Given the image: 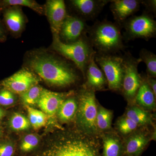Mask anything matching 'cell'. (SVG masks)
Here are the masks:
<instances>
[{
    "mask_svg": "<svg viewBox=\"0 0 156 156\" xmlns=\"http://www.w3.org/2000/svg\"><path fill=\"white\" fill-rule=\"evenodd\" d=\"M27 63L46 83L54 87H69L75 83L78 78L75 70L67 62L49 53H33Z\"/></svg>",
    "mask_w": 156,
    "mask_h": 156,
    "instance_id": "6da1fadb",
    "label": "cell"
},
{
    "mask_svg": "<svg viewBox=\"0 0 156 156\" xmlns=\"http://www.w3.org/2000/svg\"><path fill=\"white\" fill-rule=\"evenodd\" d=\"M96 136L82 131L66 133L45 150L42 156H100Z\"/></svg>",
    "mask_w": 156,
    "mask_h": 156,
    "instance_id": "7a4b0ae2",
    "label": "cell"
},
{
    "mask_svg": "<svg viewBox=\"0 0 156 156\" xmlns=\"http://www.w3.org/2000/svg\"><path fill=\"white\" fill-rule=\"evenodd\" d=\"M88 32L89 41L98 54H111L125 48L121 30L116 23L99 21L89 28Z\"/></svg>",
    "mask_w": 156,
    "mask_h": 156,
    "instance_id": "3957f363",
    "label": "cell"
},
{
    "mask_svg": "<svg viewBox=\"0 0 156 156\" xmlns=\"http://www.w3.org/2000/svg\"><path fill=\"white\" fill-rule=\"evenodd\" d=\"M53 35L52 49L59 54L73 61L85 75L91 56L96 53L89 38L83 37L72 43H65L59 36Z\"/></svg>",
    "mask_w": 156,
    "mask_h": 156,
    "instance_id": "277c9868",
    "label": "cell"
},
{
    "mask_svg": "<svg viewBox=\"0 0 156 156\" xmlns=\"http://www.w3.org/2000/svg\"><path fill=\"white\" fill-rule=\"evenodd\" d=\"M95 92L84 88L79 96L76 122L81 131L96 136L99 132L96 124L98 105Z\"/></svg>",
    "mask_w": 156,
    "mask_h": 156,
    "instance_id": "5b68a950",
    "label": "cell"
},
{
    "mask_svg": "<svg viewBox=\"0 0 156 156\" xmlns=\"http://www.w3.org/2000/svg\"><path fill=\"white\" fill-rule=\"evenodd\" d=\"M95 60L105 76L109 89L115 91L121 90L124 70L123 57L96 53Z\"/></svg>",
    "mask_w": 156,
    "mask_h": 156,
    "instance_id": "8992f818",
    "label": "cell"
},
{
    "mask_svg": "<svg viewBox=\"0 0 156 156\" xmlns=\"http://www.w3.org/2000/svg\"><path fill=\"white\" fill-rule=\"evenodd\" d=\"M123 58L124 70L121 90L127 100L133 101L142 82L138 71V65L141 61L130 53H126Z\"/></svg>",
    "mask_w": 156,
    "mask_h": 156,
    "instance_id": "52a82bcc",
    "label": "cell"
},
{
    "mask_svg": "<svg viewBox=\"0 0 156 156\" xmlns=\"http://www.w3.org/2000/svg\"><path fill=\"white\" fill-rule=\"evenodd\" d=\"M124 23L128 40L141 38L148 40L155 36L156 22L150 15L144 14L126 20Z\"/></svg>",
    "mask_w": 156,
    "mask_h": 156,
    "instance_id": "ba28073f",
    "label": "cell"
},
{
    "mask_svg": "<svg viewBox=\"0 0 156 156\" xmlns=\"http://www.w3.org/2000/svg\"><path fill=\"white\" fill-rule=\"evenodd\" d=\"M40 79L34 73L26 67L21 69L2 81L5 89L15 94L21 95L31 87L37 85Z\"/></svg>",
    "mask_w": 156,
    "mask_h": 156,
    "instance_id": "9c48e42d",
    "label": "cell"
},
{
    "mask_svg": "<svg viewBox=\"0 0 156 156\" xmlns=\"http://www.w3.org/2000/svg\"><path fill=\"white\" fill-rule=\"evenodd\" d=\"M88 29L83 19L67 15L61 26L59 37L67 44L74 43L83 37V34Z\"/></svg>",
    "mask_w": 156,
    "mask_h": 156,
    "instance_id": "30bf717a",
    "label": "cell"
},
{
    "mask_svg": "<svg viewBox=\"0 0 156 156\" xmlns=\"http://www.w3.org/2000/svg\"><path fill=\"white\" fill-rule=\"evenodd\" d=\"M45 10L53 34L59 36L61 26L67 15L64 1L48 0L46 2Z\"/></svg>",
    "mask_w": 156,
    "mask_h": 156,
    "instance_id": "8fae6325",
    "label": "cell"
},
{
    "mask_svg": "<svg viewBox=\"0 0 156 156\" xmlns=\"http://www.w3.org/2000/svg\"><path fill=\"white\" fill-rule=\"evenodd\" d=\"M70 93H58L43 89L38 101V106L47 115L53 117Z\"/></svg>",
    "mask_w": 156,
    "mask_h": 156,
    "instance_id": "7c38bea8",
    "label": "cell"
},
{
    "mask_svg": "<svg viewBox=\"0 0 156 156\" xmlns=\"http://www.w3.org/2000/svg\"><path fill=\"white\" fill-rule=\"evenodd\" d=\"M150 136L147 132L143 130H138L126 136L123 144V151L127 156H139L149 142Z\"/></svg>",
    "mask_w": 156,
    "mask_h": 156,
    "instance_id": "4fadbf2b",
    "label": "cell"
},
{
    "mask_svg": "<svg viewBox=\"0 0 156 156\" xmlns=\"http://www.w3.org/2000/svg\"><path fill=\"white\" fill-rule=\"evenodd\" d=\"M96 53L91 56L85 73L87 82L85 88L91 89L94 92L103 90L108 85L104 74L95 62V57Z\"/></svg>",
    "mask_w": 156,
    "mask_h": 156,
    "instance_id": "5bb4252c",
    "label": "cell"
},
{
    "mask_svg": "<svg viewBox=\"0 0 156 156\" xmlns=\"http://www.w3.org/2000/svg\"><path fill=\"white\" fill-rule=\"evenodd\" d=\"M110 9L114 19L119 23H124L129 16L139 10L142 1L137 0L111 1Z\"/></svg>",
    "mask_w": 156,
    "mask_h": 156,
    "instance_id": "9a60e30c",
    "label": "cell"
},
{
    "mask_svg": "<svg viewBox=\"0 0 156 156\" xmlns=\"http://www.w3.org/2000/svg\"><path fill=\"white\" fill-rule=\"evenodd\" d=\"M4 20L9 30L15 36L21 34L26 23V18L20 6H11L5 11Z\"/></svg>",
    "mask_w": 156,
    "mask_h": 156,
    "instance_id": "2e32d148",
    "label": "cell"
},
{
    "mask_svg": "<svg viewBox=\"0 0 156 156\" xmlns=\"http://www.w3.org/2000/svg\"><path fill=\"white\" fill-rule=\"evenodd\" d=\"M110 1L106 0H73V8L83 17L92 19L96 17L103 7Z\"/></svg>",
    "mask_w": 156,
    "mask_h": 156,
    "instance_id": "e0dca14e",
    "label": "cell"
},
{
    "mask_svg": "<svg viewBox=\"0 0 156 156\" xmlns=\"http://www.w3.org/2000/svg\"><path fill=\"white\" fill-rule=\"evenodd\" d=\"M134 101L138 106L145 110H152L156 108V96L148 84L146 78H142Z\"/></svg>",
    "mask_w": 156,
    "mask_h": 156,
    "instance_id": "ac0fdd59",
    "label": "cell"
},
{
    "mask_svg": "<svg viewBox=\"0 0 156 156\" xmlns=\"http://www.w3.org/2000/svg\"><path fill=\"white\" fill-rule=\"evenodd\" d=\"M103 156H121L123 151V143L119 136L113 132L102 134Z\"/></svg>",
    "mask_w": 156,
    "mask_h": 156,
    "instance_id": "d6986e66",
    "label": "cell"
},
{
    "mask_svg": "<svg viewBox=\"0 0 156 156\" xmlns=\"http://www.w3.org/2000/svg\"><path fill=\"white\" fill-rule=\"evenodd\" d=\"M77 109L78 102L75 98H66L59 107L57 112L58 119L62 122H68L75 116Z\"/></svg>",
    "mask_w": 156,
    "mask_h": 156,
    "instance_id": "ffe728a7",
    "label": "cell"
},
{
    "mask_svg": "<svg viewBox=\"0 0 156 156\" xmlns=\"http://www.w3.org/2000/svg\"><path fill=\"white\" fill-rule=\"evenodd\" d=\"M125 115L134 121L140 127L151 125L152 122L151 114L137 105L128 107Z\"/></svg>",
    "mask_w": 156,
    "mask_h": 156,
    "instance_id": "44dd1931",
    "label": "cell"
},
{
    "mask_svg": "<svg viewBox=\"0 0 156 156\" xmlns=\"http://www.w3.org/2000/svg\"><path fill=\"white\" fill-rule=\"evenodd\" d=\"M113 112L102 106L98 107L96 124L98 132H106L112 127Z\"/></svg>",
    "mask_w": 156,
    "mask_h": 156,
    "instance_id": "7402d4cb",
    "label": "cell"
},
{
    "mask_svg": "<svg viewBox=\"0 0 156 156\" xmlns=\"http://www.w3.org/2000/svg\"><path fill=\"white\" fill-rule=\"evenodd\" d=\"M140 126L134 121L123 115L120 117L116 123V128L119 133L123 136H127L136 131Z\"/></svg>",
    "mask_w": 156,
    "mask_h": 156,
    "instance_id": "603a6c76",
    "label": "cell"
},
{
    "mask_svg": "<svg viewBox=\"0 0 156 156\" xmlns=\"http://www.w3.org/2000/svg\"><path fill=\"white\" fill-rule=\"evenodd\" d=\"M140 59L144 62L147 66L148 76L156 78V56L150 51L143 49L139 54Z\"/></svg>",
    "mask_w": 156,
    "mask_h": 156,
    "instance_id": "cb8c5ba5",
    "label": "cell"
},
{
    "mask_svg": "<svg viewBox=\"0 0 156 156\" xmlns=\"http://www.w3.org/2000/svg\"><path fill=\"white\" fill-rule=\"evenodd\" d=\"M9 124L12 130L17 131H26L31 126L28 119L19 113H15L12 115L9 119Z\"/></svg>",
    "mask_w": 156,
    "mask_h": 156,
    "instance_id": "d4e9b609",
    "label": "cell"
},
{
    "mask_svg": "<svg viewBox=\"0 0 156 156\" xmlns=\"http://www.w3.org/2000/svg\"><path fill=\"white\" fill-rule=\"evenodd\" d=\"M43 88L37 84L31 87L28 90L20 95L23 103L27 106L37 104Z\"/></svg>",
    "mask_w": 156,
    "mask_h": 156,
    "instance_id": "484cf974",
    "label": "cell"
},
{
    "mask_svg": "<svg viewBox=\"0 0 156 156\" xmlns=\"http://www.w3.org/2000/svg\"><path fill=\"white\" fill-rule=\"evenodd\" d=\"M3 3L6 6H24L30 8L39 14H45V6L40 5L33 0H5Z\"/></svg>",
    "mask_w": 156,
    "mask_h": 156,
    "instance_id": "4316f807",
    "label": "cell"
},
{
    "mask_svg": "<svg viewBox=\"0 0 156 156\" xmlns=\"http://www.w3.org/2000/svg\"><path fill=\"white\" fill-rule=\"evenodd\" d=\"M40 142L39 136L34 134L26 135L20 143V148L23 153H27L33 151L38 145Z\"/></svg>",
    "mask_w": 156,
    "mask_h": 156,
    "instance_id": "83f0119b",
    "label": "cell"
},
{
    "mask_svg": "<svg viewBox=\"0 0 156 156\" xmlns=\"http://www.w3.org/2000/svg\"><path fill=\"white\" fill-rule=\"evenodd\" d=\"M17 100L16 94L4 88L0 91V105L9 106L14 104Z\"/></svg>",
    "mask_w": 156,
    "mask_h": 156,
    "instance_id": "f1b7e54d",
    "label": "cell"
},
{
    "mask_svg": "<svg viewBox=\"0 0 156 156\" xmlns=\"http://www.w3.org/2000/svg\"><path fill=\"white\" fill-rule=\"evenodd\" d=\"M16 148L13 142L4 140L0 142V156H14Z\"/></svg>",
    "mask_w": 156,
    "mask_h": 156,
    "instance_id": "f546056e",
    "label": "cell"
},
{
    "mask_svg": "<svg viewBox=\"0 0 156 156\" xmlns=\"http://www.w3.org/2000/svg\"><path fill=\"white\" fill-rule=\"evenodd\" d=\"M28 113L29 121L30 125L35 130L37 129V110L30 106L27 107Z\"/></svg>",
    "mask_w": 156,
    "mask_h": 156,
    "instance_id": "4dcf8cb0",
    "label": "cell"
},
{
    "mask_svg": "<svg viewBox=\"0 0 156 156\" xmlns=\"http://www.w3.org/2000/svg\"><path fill=\"white\" fill-rule=\"evenodd\" d=\"M37 129L42 128L46 125L48 115L44 112L37 110Z\"/></svg>",
    "mask_w": 156,
    "mask_h": 156,
    "instance_id": "1f68e13d",
    "label": "cell"
},
{
    "mask_svg": "<svg viewBox=\"0 0 156 156\" xmlns=\"http://www.w3.org/2000/svg\"><path fill=\"white\" fill-rule=\"evenodd\" d=\"M147 82L148 84L150 87L151 89L152 90L153 92L156 96V81L154 78L148 76L146 78Z\"/></svg>",
    "mask_w": 156,
    "mask_h": 156,
    "instance_id": "d6a6232c",
    "label": "cell"
},
{
    "mask_svg": "<svg viewBox=\"0 0 156 156\" xmlns=\"http://www.w3.org/2000/svg\"><path fill=\"white\" fill-rule=\"evenodd\" d=\"M156 1H142L141 3L144 4V5L147 9L153 11L154 12L155 11L156 8Z\"/></svg>",
    "mask_w": 156,
    "mask_h": 156,
    "instance_id": "836d02e7",
    "label": "cell"
},
{
    "mask_svg": "<svg viewBox=\"0 0 156 156\" xmlns=\"http://www.w3.org/2000/svg\"><path fill=\"white\" fill-rule=\"evenodd\" d=\"M6 33L2 26L0 24V41H3L5 40Z\"/></svg>",
    "mask_w": 156,
    "mask_h": 156,
    "instance_id": "e575fe53",
    "label": "cell"
},
{
    "mask_svg": "<svg viewBox=\"0 0 156 156\" xmlns=\"http://www.w3.org/2000/svg\"><path fill=\"white\" fill-rule=\"evenodd\" d=\"M5 115V112L4 111V110L0 108V121L4 118Z\"/></svg>",
    "mask_w": 156,
    "mask_h": 156,
    "instance_id": "d590c367",
    "label": "cell"
},
{
    "mask_svg": "<svg viewBox=\"0 0 156 156\" xmlns=\"http://www.w3.org/2000/svg\"><path fill=\"white\" fill-rule=\"evenodd\" d=\"M2 134V130L1 129V128H0V137H1V135Z\"/></svg>",
    "mask_w": 156,
    "mask_h": 156,
    "instance_id": "8d00e7d4",
    "label": "cell"
}]
</instances>
